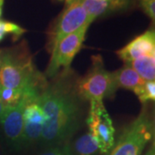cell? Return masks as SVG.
Returning <instances> with one entry per match:
<instances>
[{"label":"cell","instance_id":"5b68a950","mask_svg":"<svg viewBox=\"0 0 155 155\" xmlns=\"http://www.w3.org/2000/svg\"><path fill=\"white\" fill-rule=\"evenodd\" d=\"M91 23L88 15L79 0H75L67 5L48 33L47 48L48 52L51 53L61 39Z\"/></svg>","mask_w":155,"mask_h":155},{"label":"cell","instance_id":"7a4b0ae2","mask_svg":"<svg viewBox=\"0 0 155 155\" xmlns=\"http://www.w3.org/2000/svg\"><path fill=\"white\" fill-rule=\"evenodd\" d=\"M48 84L46 77L35 66L26 41L3 50L0 67L1 86L22 91V97L31 103L37 102Z\"/></svg>","mask_w":155,"mask_h":155},{"label":"cell","instance_id":"30bf717a","mask_svg":"<svg viewBox=\"0 0 155 155\" xmlns=\"http://www.w3.org/2000/svg\"><path fill=\"white\" fill-rule=\"evenodd\" d=\"M88 15L90 21L92 22L96 18L106 16L116 11H124L128 8L131 0H79Z\"/></svg>","mask_w":155,"mask_h":155},{"label":"cell","instance_id":"9a60e30c","mask_svg":"<svg viewBox=\"0 0 155 155\" xmlns=\"http://www.w3.org/2000/svg\"><path fill=\"white\" fill-rule=\"evenodd\" d=\"M27 32V30L15 22L0 20V42L5 38L8 35L12 36V41H17L23 35V34Z\"/></svg>","mask_w":155,"mask_h":155},{"label":"cell","instance_id":"4fadbf2b","mask_svg":"<svg viewBox=\"0 0 155 155\" xmlns=\"http://www.w3.org/2000/svg\"><path fill=\"white\" fill-rule=\"evenodd\" d=\"M98 152V146L90 132L83 134L75 141L73 153L76 155H96Z\"/></svg>","mask_w":155,"mask_h":155},{"label":"cell","instance_id":"ac0fdd59","mask_svg":"<svg viewBox=\"0 0 155 155\" xmlns=\"http://www.w3.org/2000/svg\"><path fill=\"white\" fill-rule=\"evenodd\" d=\"M37 155H74L72 147L68 143H63L54 147H46V149Z\"/></svg>","mask_w":155,"mask_h":155},{"label":"cell","instance_id":"9c48e42d","mask_svg":"<svg viewBox=\"0 0 155 155\" xmlns=\"http://www.w3.org/2000/svg\"><path fill=\"white\" fill-rule=\"evenodd\" d=\"M154 48L155 28H152L136 36L116 53L125 64H128L138 58L150 55Z\"/></svg>","mask_w":155,"mask_h":155},{"label":"cell","instance_id":"d6986e66","mask_svg":"<svg viewBox=\"0 0 155 155\" xmlns=\"http://www.w3.org/2000/svg\"><path fill=\"white\" fill-rule=\"evenodd\" d=\"M145 13L155 23V0H139Z\"/></svg>","mask_w":155,"mask_h":155},{"label":"cell","instance_id":"8992f818","mask_svg":"<svg viewBox=\"0 0 155 155\" xmlns=\"http://www.w3.org/2000/svg\"><path fill=\"white\" fill-rule=\"evenodd\" d=\"M90 25H85L74 33L70 34L61 39L51 51L48 67L46 71L47 77L53 78L57 76L60 70H70V66L75 55L83 46L85 35Z\"/></svg>","mask_w":155,"mask_h":155},{"label":"cell","instance_id":"2e32d148","mask_svg":"<svg viewBox=\"0 0 155 155\" xmlns=\"http://www.w3.org/2000/svg\"><path fill=\"white\" fill-rule=\"evenodd\" d=\"M22 98V91L14 89L6 88L0 85V100L5 108L16 106L20 103Z\"/></svg>","mask_w":155,"mask_h":155},{"label":"cell","instance_id":"cb8c5ba5","mask_svg":"<svg viewBox=\"0 0 155 155\" xmlns=\"http://www.w3.org/2000/svg\"><path fill=\"white\" fill-rule=\"evenodd\" d=\"M2 58H3V50L0 49V67L2 64Z\"/></svg>","mask_w":155,"mask_h":155},{"label":"cell","instance_id":"3957f363","mask_svg":"<svg viewBox=\"0 0 155 155\" xmlns=\"http://www.w3.org/2000/svg\"><path fill=\"white\" fill-rule=\"evenodd\" d=\"M77 91L80 97L90 102L114 97L116 91L111 72L105 70L101 55L91 56V67L84 78L77 81Z\"/></svg>","mask_w":155,"mask_h":155},{"label":"cell","instance_id":"ffe728a7","mask_svg":"<svg viewBox=\"0 0 155 155\" xmlns=\"http://www.w3.org/2000/svg\"><path fill=\"white\" fill-rule=\"evenodd\" d=\"M145 155H155V142L153 143V145L151 147V148L147 151V153Z\"/></svg>","mask_w":155,"mask_h":155},{"label":"cell","instance_id":"44dd1931","mask_svg":"<svg viewBox=\"0 0 155 155\" xmlns=\"http://www.w3.org/2000/svg\"><path fill=\"white\" fill-rule=\"evenodd\" d=\"M5 107L4 106V104H2V102H1V100H0V120H1V118H2V116H4V113H5Z\"/></svg>","mask_w":155,"mask_h":155},{"label":"cell","instance_id":"52a82bcc","mask_svg":"<svg viewBox=\"0 0 155 155\" xmlns=\"http://www.w3.org/2000/svg\"><path fill=\"white\" fill-rule=\"evenodd\" d=\"M86 119L90 133L94 137L101 153L107 154L115 145V127L103 101H91Z\"/></svg>","mask_w":155,"mask_h":155},{"label":"cell","instance_id":"7402d4cb","mask_svg":"<svg viewBox=\"0 0 155 155\" xmlns=\"http://www.w3.org/2000/svg\"><path fill=\"white\" fill-rule=\"evenodd\" d=\"M4 4H5V0H0V17H2V14H3Z\"/></svg>","mask_w":155,"mask_h":155},{"label":"cell","instance_id":"484cf974","mask_svg":"<svg viewBox=\"0 0 155 155\" xmlns=\"http://www.w3.org/2000/svg\"><path fill=\"white\" fill-rule=\"evenodd\" d=\"M95 1H106V0H95Z\"/></svg>","mask_w":155,"mask_h":155},{"label":"cell","instance_id":"d4e9b609","mask_svg":"<svg viewBox=\"0 0 155 155\" xmlns=\"http://www.w3.org/2000/svg\"><path fill=\"white\" fill-rule=\"evenodd\" d=\"M66 1V5H70L71 3H72L73 1H75V0H65Z\"/></svg>","mask_w":155,"mask_h":155},{"label":"cell","instance_id":"6da1fadb","mask_svg":"<svg viewBox=\"0 0 155 155\" xmlns=\"http://www.w3.org/2000/svg\"><path fill=\"white\" fill-rule=\"evenodd\" d=\"M68 72L63 71L58 79L48 84L37 99L46 115L40 140L46 147L65 143L79 126V95Z\"/></svg>","mask_w":155,"mask_h":155},{"label":"cell","instance_id":"8fae6325","mask_svg":"<svg viewBox=\"0 0 155 155\" xmlns=\"http://www.w3.org/2000/svg\"><path fill=\"white\" fill-rule=\"evenodd\" d=\"M111 77L113 87L116 91L119 88H122L135 92L146 82L127 64H125L122 68L118 69L116 72H111Z\"/></svg>","mask_w":155,"mask_h":155},{"label":"cell","instance_id":"603a6c76","mask_svg":"<svg viewBox=\"0 0 155 155\" xmlns=\"http://www.w3.org/2000/svg\"><path fill=\"white\" fill-rule=\"evenodd\" d=\"M0 155H5V150H4V147L0 142Z\"/></svg>","mask_w":155,"mask_h":155},{"label":"cell","instance_id":"5bb4252c","mask_svg":"<svg viewBox=\"0 0 155 155\" xmlns=\"http://www.w3.org/2000/svg\"><path fill=\"white\" fill-rule=\"evenodd\" d=\"M23 121L30 123L45 125L46 115L37 102L28 103L23 110Z\"/></svg>","mask_w":155,"mask_h":155},{"label":"cell","instance_id":"7c38bea8","mask_svg":"<svg viewBox=\"0 0 155 155\" xmlns=\"http://www.w3.org/2000/svg\"><path fill=\"white\" fill-rule=\"evenodd\" d=\"M140 78L147 81L155 80V61L148 56H143L128 63Z\"/></svg>","mask_w":155,"mask_h":155},{"label":"cell","instance_id":"e0dca14e","mask_svg":"<svg viewBox=\"0 0 155 155\" xmlns=\"http://www.w3.org/2000/svg\"><path fill=\"white\" fill-rule=\"evenodd\" d=\"M134 93L142 104L147 103V101H155V80L145 82L144 84Z\"/></svg>","mask_w":155,"mask_h":155},{"label":"cell","instance_id":"ba28073f","mask_svg":"<svg viewBox=\"0 0 155 155\" xmlns=\"http://www.w3.org/2000/svg\"><path fill=\"white\" fill-rule=\"evenodd\" d=\"M29 103L28 99L22 97L20 103L14 107L6 108L2 116L0 123L4 134L9 144L16 150L22 148L23 134V110L26 104Z\"/></svg>","mask_w":155,"mask_h":155},{"label":"cell","instance_id":"277c9868","mask_svg":"<svg viewBox=\"0 0 155 155\" xmlns=\"http://www.w3.org/2000/svg\"><path fill=\"white\" fill-rule=\"evenodd\" d=\"M152 133L153 124L144 110L122 132L117 142L106 155H140L152 138Z\"/></svg>","mask_w":155,"mask_h":155}]
</instances>
